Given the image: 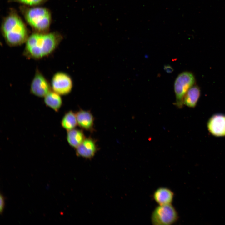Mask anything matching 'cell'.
I'll list each match as a JSON object with an SVG mask.
<instances>
[{"label":"cell","instance_id":"cell-1","mask_svg":"<svg viewBox=\"0 0 225 225\" xmlns=\"http://www.w3.org/2000/svg\"><path fill=\"white\" fill-rule=\"evenodd\" d=\"M63 39L57 32L47 33L33 32L26 42L23 55L28 59L39 60L52 54Z\"/></svg>","mask_w":225,"mask_h":225},{"label":"cell","instance_id":"cell-2","mask_svg":"<svg viewBox=\"0 0 225 225\" xmlns=\"http://www.w3.org/2000/svg\"><path fill=\"white\" fill-rule=\"evenodd\" d=\"M2 34L7 44L11 47L25 43L29 36V31L16 11L11 9L3 19L1 27Z\"/></svg>","mask_w":225,"mask_h":225},{"label":"cell","instance_id":"cell-3","mask_svg":"<svg viewBox=\"0 0 225 225\" xmlns=\"http://www.w3.org/2000/svg\"><path fill=\"white\" fill-rule=\"evenodd\" d=\"M20 10L34 32L47 33L49 31L52 21L50 10L42 7H30L23 5Z\"/></svg>","mask_w":225,"mask_h":225},{"label":"cell","instance_id":"cell-4","mask_svg":"<svg viewBox=\"0 0 225 225\" xmlns=\"http://www.w3.org/2000/svg\"><path fill=\"white\" fill-rule=\"evenodd\" d=\"M195 78L193 74L188 71L179 74L174 83V90L176 96L174 104L179 108H182L184 97L189 89L194 85Z\"/></svg>","mask_w":225,"mask_h":225},{"label":"cell","instance_id":"cell-5","mask_svg":"<svg viewBox=\"0 0 225 225\" xmlns=\"http://www.w3.org/2000/svg\"><path fill=\"white\" fill-rule=\"evenodd\" d=\"M178 213L172 204L159 205L153 211L151 216L152 224L169 225L178 220Z\"/></svg>","mask_w":225,"mask_h":225},{"label":"cell","instance_id":"cell-6","mask_svg":"<svg viewBox=\"0 0 225 225\" xmlns=\"http://www.w3.org/2000/svg\"><path fill=\"white\" fill-rule=\"evenodd\" d=\"M50 84L52 90L60 95L68 94L73 87L72 81L70 76L61 71L56 72L53 74Z\"/></svg>","mask_w":225,"mask_h":225},{"label":"cell","instance_id":"cell-7","mask_svg":"<svg viewBox=\"0 0 225 225\" xmlns=\"http://www.w3.org/2000/svg\"><path fill=\"white\" fill-rule=\"evenodd\" d=\"M30 90L32 95L43 98L52 90L50 83L38 68L31 82Z\"/></svg>","mask_w":225,"mask_h":225},{"label":"cell","instance_id":"cell-8","mask_svg":"<svg viewBox=\"0 0 225 225\" xmlns=\"http://www.w3.org/2000/svg\"><path fill=\"white\" fill-rule=\"evenodd\" d=\"M98 149L97 140L89 136L85 138L83 142L75 148L78 156L90 159L94 157Z\"/></svg>","mask_w":225,"mask_h":225},{"label":"cell","instance_id":"cell-9","mask_svg":"<svg viewBox=\"0 0 225 225\" xmlns=\"http://www.w3.org/2000/svg\"><path fill=\"white\" fill-rule=\"evenodd\" d=\"M207 126L212 135L217 137L225 136V115L218 113L212 115L208 120Z\"/></svg>","mask_w":225,"mask_h":225},{"label":"cell","instance_id":"cell-10","mask_svg":"<svg viewBox=\"0 0 225 225\" xmlns=\"http://www.w3.org/2000/svg\"><path fill=\"white\" fill-rule=\"evenodd\" d=\"M76 113L78 126L83 130L91 132L95 131V118L90 110L80 109Z\"/></svg>","mask_w":225,"mask_h":225},{"label":"cell","instance_id":"cell-11","mask_svg":"<svg viewBox=\"0 0 225 225\" xmlns=\"http://www.w3.org/2000/svg\"><path fill=\"white\" fill-rule=\"evenodd\" d=\"M174 194L170 189L165 187H160L154 192L153 198L158 205L172 204Z\"/></svg>","mask_w":225,"mask_h":225},{"label":"cell","instance_id":"cell-12","mask_svg":"<svg viewBox=\"0 0 225 225\" xmlns=\"http://www.w3.org/2000/svg\"><path fill=\"white\" fill-rule=\"evenodd\" d=\"M86 138L83 130L74 128L67 131L66 138L68 143L72 147L76 148Z\"/></svg>","mask_w":225,"mask_h":225},{"label":"cell","instance_id":"cell-13","mask_svg":"<svg viewBox=\"0 0 225 225\" xmlns=\"http://www.w3.org/2000/svg\"><path fill=\"white\" fill-rule=\"evenodd\" d=\"M200 90L197 85H193L188 90L183 99L184 105L191 108L196 106L200 96Z\"/></svg>","mask_w":225,"mask_h":225},{"label":"cell","instance_id":"cell-14","mask_svg":"<svg viewBox=\"0 0 225 225\" xmlns=\"http://www.w3.org/2000/svg\"><path fill=\"white\" fill-rule=\"evenodd\" d=\"M61 96L52 90L44 97V102L48 107L57 112L62 104Z\"/></svg>","mask_w":225,"mask_h":225},{"label":"cell","instance_id":"cell-15","mask_svg":"<svg viewBox=\"0 0 225 225\" xmlns=\"http://www.w3.org/2000/svg\"><path fill=\"white\" fill-rule=\"evenodd\" d=\"M61 124L67 131L75 128L78 126L76 113L72 110L66 112L61 120Z\"/></svg>","mask_w":225,"mask_h":225},{"label":"cell","instance_id":"cell-16","mask_svg":"<svg viewBox=\"0 0 225 225\" xmlns=\"http://www.w3.org/2000/svg\"><path fill=\"white\" fill-rule=\"evenodd\" d=\"M48 0H9V2H16L29 7H35L42 4Z\"/></svg>","mask_w":225,"mask_h":225},{"label":"cell","instance_id":"cell-17","mask_svg":"<svg viewBox=\"0 0 225 225\" xmlns=\"http://www.w3.org/2000/svg\"><path fill=\"white\" fill-rule=\"evenodd\" d=\"M0 212L1 214L3 212L5 205L4 198L1 194L0 195Z\"/></svg>","mask_w":225,"mask_h":225},{"label":"cell","instance_id":"cell-18","mask_svg":"<svg viewBox=\"0 0 225 225\" xmlns=\"http://www.w3.org/2000/svg\"><path fill=\"white\" fill-rule=\"evenodd\" d=\"M164 70L168 73L172 72L173 71V68L170 65H166L164 66Z\"/></svg>","mask_w":225,"mask_h":225}]
</instances>
